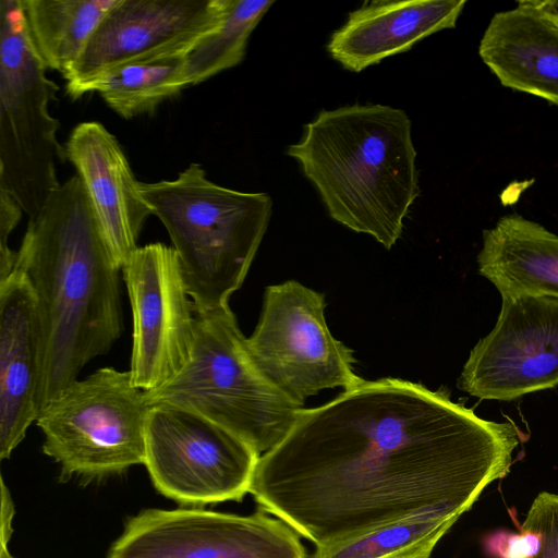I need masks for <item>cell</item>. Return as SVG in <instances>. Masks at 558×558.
<instances>
[{
	"label": "cell",
	"instance_id": "6da1fadb",
	"mask_svg": "<svg viewBox=\"0 0 558 558\" xmlns=\"http://www.w3.org/2000/svg\"><path fill=\"white\" fill-rule=\"evenodd\" d=\"M510 422L486 421L444 390L364 380L302 409L259 457L248 493L316 547L421 515L459 519L509 472Z\"/></svg>",
	"mask_w": 558,
	"mask_h": 558
},
{
	"label": "cell",
	"instance_id": "7a4b0ae2",
	"mask_svg": "<svg viewBox=\"0 0 558 558\" xmlns=\"http://www.w3.org/2000/svg\"><path fill=\"white\" fill-rule=\"evenodd\" d=\"M14 268L35 293L40 331L39 410L107 354L124 324L122 271L101 235L89 197L75 174L28 225Z\"/></svg>",
	"mask_w": 558,
	"mask_h": 558
},
{
	"label": "cell",
	"instance_id": "3957f363",
	"mask_svg": "<svg viewBox=\"0 0 558 558\" xmlns=\"http://www.w3.org/2000/svg\"><path fill=\"white\" fill-rule=\"evenodd\" d=\"M411 128L405 111L388 105L322 110L287 155L333 220L389 250L420 194Z\"/></svg>",
	"mask_w": 558,
	"mask_h": 558
},
{
	"label": "cell",
	"instance_id": "277c9868",
	"mask_svg": "<svg viewBox=\"0 0 558 558\" xmlns=\"http://www.w3.org/2000/svg\"><path fill=\"white\" fill-rule=\"evenodd\" d=\"M138 187L168 231L195 313L228 305L267 230L270 196L221 186L196 162L173 180L140 182Z\"/></svg>",
	"mask_w": 558,
	"mask_h": 558
},
{
	"label": "cell",
	"instance_id": "5b68a950",
	"mask_svg": "<svg viewBox=\"0 0 558 558\" xmlns=\"http://www.w3.org/2000/svg\"><path fill=\"white\" fill-rule=\"evenodd\" d=\"M145 396L150 405L177 407L214 422L259 454L284 438L303 409L258 372L229 304L195 313L187 363L168 384Z\"/></svg>",
	"mask_w": 558,
	"mask_h": 558
},
{
	"label": "cell",
	"instance_id": "8992f818",
	"mask_svg": "<svg viewBox=\"0 0 558 558\" xmlns=\"http://www.w3.org/2000/svg\"><path fill=\"white\" fill-rule=\"evenodd\" d=\"M28 34L21 0L0 1V190L29 218L61 183L57 165L66 160L57 138L58 119L48 110L59 86Z\"/></svg>",
	"mask_w": 558,
	"mask_h": 558
},
{
	"label": "cell",
	"instance_id": "52a82bcc",
	"mask_svg": "<svg viewBox=\"0 0 558 558\" xmlns=\"http://www.w3.org/2000/svg\"><path fill=\"white\" fill-rule=\"evenodd\" d=\"M149 410L130 372L107 366L59 391L35 423L43 451L60 465L62 478H95L144 464Z\"/></svg>",
	"mask_w": 558,
	"mask_h": 558
},
{
	"label": "cell",
	"instance_id": "ba28073f",
	"mask_svg": "<svg viewBox=\"0 0 558 558\" xmlns=\"http://www.w3.org/2000/svg\"><path fill=\"white\" fill-rule=\"evenodd\" d=\"M325 307L323 293L295 280L269 286L259 322L246 338L258 372L301 407L324 389L348 390L364 381L354 372L351 349L329 331Z\"/></svg>",
	"mask_w": 558,
	"mask_h": 558
},
{
	"label": "cell",
	"instance_id": "9c48e42d",
	"mask_svg": "<svg viewBox=\"0 0 558 558\" xmlns=\"http://www.w3.org/2000/svg\"><path fill=\"white\" fill-rule=\"evenodd\" d=\"M145 446L155 488L186 508L241 500L260 457L223 427L167 404L150 405Z\"/></svg>",
	"mask_w": 558,
	"mask_h": 558
},
{
	"label": "cell",
	"instance_id": "30bf717a",
	"mask_svg": "<svg viewBox=\"0 0 558 558\" xmlns=\"http://www.w3.org/2000/svg\"><path fill=\"white\" fill-rule=\"evenodd\" d=\"M229 0H117L63 76L78 99L114 72L184 57L221 22Z\"/></svg>",
	"mask_w": 558,
	"mask_h": 558
},
{
	"label": "cell",
	"instance_id": "8fae6325",
	"mask_svg": "<svg viewBox=\"0 0 558 558\" xmlns=\"http://www.w3.org/2000/svg\"><path fill=\"white\" fill-rule=\"evenodd\" d=\"M107 558H306L298 533L262 512L145 509L130 517Z\"/></svg>",
	"mask_w": 558,
	"mask_h": 558
},
{
	"label": "cell",
	"instance_id": "7c38bea8",
	"mask_svg": "<svg viewBox=\"0 0 558 558\" xmlns=\"http://www.w3.org/2000/svg\"><path fill=\"white\" fill-rule=\"evenodd\" d=\"M133 315L130 374L149 392L187 363L195 338V308L172 246H138L122 268Z\"/></svg>",
	"mask_w": 558,
	"mask_h": 558
},
{
	"label": "cell",
	"instance_id": "4fadbf2b",
	"mask_svg": "<svg viewBox=\"0 0 558 558\" xmlns=\"http://www.w3.org/2000/svg\"><path fill=\"white\" fill-rule=\"evenodd\" d=\"M493 330L471 350L458 385L484 400L509 401L558 385V298H501Z\"/></svg>",
	"mask_w": 558,
	"mask_h": 558
},
{
	"label": "cell",
	"instance_id": "5bb4252c",
	"mask_svg": "<svg viewBox=\"0 0 558 558\" xmlns=\"http://www.w3.org/2000/svg\"><path fill=\"white\" fill-rule=\"evenodd\" d=\"M89 197L105 243L122 270L150 208L140 193V182L118 140L101 123L82 122L64 145Z\"/></svg>",
	"mask_w": 558,
	"mask_h": 558
},
{
	"label": "cell",
	"instance_id": "9a60e30c",
	"mask_svg": "<svg viewBox=\"0 0 558 558\" xmlns=\"http://www.w3.org/2000/svg\"><path fill=\"white\" fill-rule=\"evenodd\" d=\"M40 331L35 293L13 268L0 281V458L9 459L39 412Z\"/></svg>",
	"mask_w": 558,
	"mask_h": 558
},
{
	"label": "cell",
	"instance_id": "2e32d148",
	"mask_svg": "<svg viewBox=\"0 0 558 558\" xmlns=\"http://www.w3.org/2000/svg\"><path fill=\"white\" fill-rule=\"evenodd\" d=\"M465 4V0L365 2L349 13L326 48L343 69L359 73L437 32L453 28Z\"/></svg>",
	"mask_w": 558,
	"mask_h": 558
},
{
	"label": "cell",
	"instance_id": "e0dca14e",
	"mask_svg": "<svg viewBox=\"0 0 558 558\" xmlns=\"http://www.w3.org/2000/svg\"><path fill=\"white\" fill-rule=\"evenodd\" d=\"M478 54L504 86L558 105V24L539 1L494 14Z\"/></svg>",
	"mask_w": 558,
	"mask_h": 558
},
{
	"label": "cell",
	"instance_id": "ac0fdd59",
	"mask_svg": "<svg viewBox=\"0 0 558 558\" xmlns=\"http://www.w3.org/2000/svg\"><path fill=\"white\" fill-rule=\"evenodd\" d=\"M477 265L501 298H558V235L520 215L504 216L483 232Z\"/></svg>",
	"mask_w": 558,
	"mask_h": 558
},
{
	"label": "cell",
	"instance_id": "d6986e66",
	"mask_svg": "<svg viewBox=\"0 0 558 558\" xmlns=\"http://www.w3.org/2000/svg\"><path fill=\"white\" fill-rule=\"evenodd\" d=\"M117 0H21L32 43L47 66L63 76Z\"/></svg>",
	"mask_w": 558,
	"mask_h": 558
},
{
	"label": "cell",
	"instance_id": "ffe728a7",
	"mask_svg": "<svg viewBox=\"0 0 558 558\" xmlns=\"http://www.w3.org/2000/svg\"><path fill=\"white\" fill-rule=\"evenodd\" d=\"M274 3V0H229L220 24L184 57L187 87L240 64L252 32Z\"/></svg>",
	"mask_w": 558,
	"mask_h": 558
},
{
	"label": "cell",
	"instance_id": "44dd1931",
	"mask_svg": "<svg viewBox=\"0 0 558 558\" xmlns=\"http://www.w3.org/2000/svg\"><path fill=\"white\" fill-rule=\"evenodd\" d=\"M457 522L421 515L383 525L350 539L316 547L313 558H429L440 538Z\"/></svg>",
	"mask_w": 558,
	"mask_h": 558
},
{
	"label": "cell",
	"instance_id": "7402d4cb",
	"mask_svg": "<svg viewBox=\"0 0 558 558\" xmlns=\"http://www.w3.org/2000/svg\"><path fill=\"white\" fill-rule=\"evenodd\" d=\"M184 57L125 66L99 83L95 92L124 119L154 112L187 87Z\"/></svg>",
	"mask_w": 558,
	"mask_h": 558
},
{
	"label": "cell",
	"instance_id": "603a6c76",
	"mask_svg": "<svg viewBox=\"0 0 558 558\" xmlns=\"http://www.w3.org/2000/svg\"><path fill=\"white\" fill-rule=\"evenodd\" d=\"M521 527L536 533L539 539L538 550L531 558H558V495L538 494Z\"/></svg>",
	"mask_w": 558,
	"mask_h": 558
},
{
	"label": "cell",
	"instance_id": "cb8c5ba5",
	"mask_svg": "<svg viewBox=\"0 0 558 558\" xmlns=\"http://www.w3.org/2000/svg\"><path fill=\"white\" fill-rule=\"evenodd\" d=\"M536 533L521 527L519 533L496 532L484 539L486 553L492 558H531L538 550Z\"/></svg>",
	"mask_w": 558,
	"mask_h": 558
},
{
	"label": "cell",
	"instance_id": "d4e9b609",
	"mask_svg": "<svg viewBox=\"0 0 558 558\" xmlns=\"http://www.w3.org/2000/svg\"><path fill=\"white\" fill-rule=\"evenodd\" d=\"M23 209L19 203L5 191L0 190V281L12 272L16 251L9 246V236L19 225Z\"/></svg>",
	"mask_w": 558,
	"mask_h": 558
},
{
	"label": "cell",
	"instance_id": "484cf974",
	"mask_svg": "<svg viewBox=\"0 0 558 558\" xmlns=\"http://www.w3.org/2000/svg\"><path fill=\"white\" fill-rule=\"evenodd\" d=\"M14 514V507L11 500L8 488L5 487L3 481L1 480V535H0V545H8L12 529L11 522Z\"/></svg>",
	"mask_w": 558,
	"mask_h": 558
},
{
	"label": "cell",
	"instance_id": "4316f807",
	"mask_svg": "<svg viewBox=\"0 0 558 558\" xmlns=\"http://www.w3.org/2000/svg\"><path fill=\"white\" fill-rule=\"evenodd\" d=\"M0 558H15L11 555L7 545H0Z\"/></svg>",
	"mask_w": 558,
	"mask_h": 558
},
{
	"label": "cell",
	"instance_id": "83f0119b",
	"mask_svg": "<svg viewBox=\"0 0 558 558\" xmlns=\"http://www.w3.org/2000/svg\"><path fill=\"white\" fill-rule=\"evenodd\" d=\"M539 3H541V5H542V8H543V9H544L548 14H549V16H550V17H551V19H553V20L558 24V13H555V12H553V11L548 10V9L545 7V4H544V2H543V1H541V0H539Z\"/></svg>",
	"mask_w": 558,
	"mask_h": 558
}]
</instances>
